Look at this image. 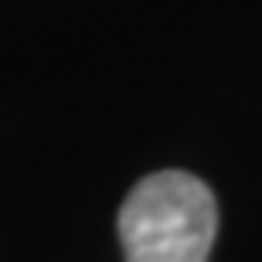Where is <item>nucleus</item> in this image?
<instances>
[{
	"mask_svg": "<svg viewBox=\"0 0 262 262\" xmlns=\"http://www.w3.org/2000/svg\"><path fill=\"white\" fill-rule=\"evenodd\" d=\"M218 232L211 187L187 170H157L119 208L126 262H208Z\"/></svg>",
	"mask_w": 262,
	"mask_h": 262,
	"instance_id": "nucleus-1",
	"label": "nucleus"
}]
</instances>
